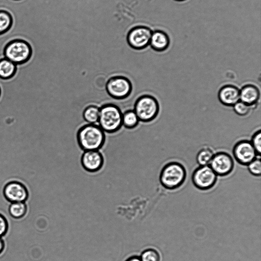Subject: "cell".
<instances>
[{"label":"cell","instance_id":"cell-1","mask_svg":"<svg viewBox=\"0 0 261 261\" xmlns=\"http://www.w3.org/2000/svg\"><path fill=\"white\" fill-rule=\"evenodd\" d=\"M80 147L84 151L99 150L106 141L104 131L97 124H86L81 126L76 133Z\"/></svg>","mask_w":261,"mask_h":261},{"label":"cell","instance_id":"cell-2","mask_svg":"<svg viewBox=\"0 0 261 261\" xmlns=\"http://www.w3.org/2000/svg\"><path fill=\"white\" fill-rule=\"evenodd\" d=\"M122 112L116 105L108 103L99 108L98 125L105 133H114L122 125Z\"/></svg>","mask_w":261,"mask_h":261},{"label":"cell","instance_id":"cell-3","mask_svg":"<svg viewBox=\"0 0 261 261\" xmlns=\"http://www.w3.org/2000/svg\"><path fill=\"white\" fill-rule=\"evenodd\" d=\"M186 175V169L181 164L171 162L163 167L159 178L163 187L168 190H174L184 184Z\"/></svg>","mask_w":261,"mask_h":261},{"label":"cell","instance_id":"cell-4","mask_svg":"<svg viewBox=\"0 0 261 261\" xmlns=\"http://www.w3.org/2000/svg\"><path fill=\"white\" fill-rule=\"evenodd\" d=\"M133 110L140 121L149 122L157 117L160 111V106L154 96L149 94H143L136 99Z\"/></svg>","mask_w":261,"mask_h":261},{"label":"cell","instance_id":"cell-5","mask_svg":"<svg viewBox=\"0 0 261 261\" xmlns=\"http://www.w3.org/2000/svg\"><path fill=\"white\" fill-rule=\"evenodd\" d=\"M31 48L25 41L15 40L9 42L5 47L4 57L16 65L27 62L31 55Z\"/></svg>","mask_w":261,"mask_h":261},{"label":"cell","instance_id":"cell-6","mask_svg":"<svg viewBox=\"0 0 261 261\" xmlns=\"http://www.w3.org/2000/svg\"><path fill=\"white\" fill-rule=\"evenodd\" d=\"M107 93L115 99H124L128 97L132 91V84L126 77L116 75L110 77L106 85Z\"/></svg>","mask_w":261,"mask_h":261},{"label":"cell","instance_id":"cell-7","mask_svg":"<svg viewBox=\"0 0 261 261\" xmlns=\"http://www.w3.org/2000/svg\"><path fill=\"white\" fill-rule=\"evenodd\" d=\"M217 179V175L209 165L200 166L194 171L192 175L193 185L201 190L212 188Z\"/></svg>","mask_w":261,"mask_h":261},{"label":"cell","instance_id":"cell-8","mask_svg":"<svg viewBox=\"0 0 261 261\" xmlns=\"http://www.w3.org/2000/svg\"><path fill=\"white\" fill-rule=\"evenodd\" d=\"M152 31L148 27L139 26L132 29L127 35V41L133 48L145 49L149 45Z\"/></svg>","mask_w":261,"mask_h":261},{"label":"cell","instance_id":"cell-9","mask_svg":"<svg viewBox=\"0 0 261 261\" xmlns=\"http://www.w3.org/2000/svg\"><path fill=\"white\" fill-rule=\"evenodd\" d=\"M209 166L217 176H224L232 171L234 162L229 154L221 151L214 154Z\"/></svg>","mask_w":261,"mask_h":261},{"label":"cell","instance_id":"cell-10","mask_svg":"<svg viewBox=\"0 0 261 261\" xmlns=\"http://www.w3.org/2000/svg\"><path fill=\"white\" fill-rule=\"evenodd\" d=\"M232 153L236 160L240 164L248 165L258 155L250 141L243 140L233 146Z\"/></svg>","mask_w":261,"mask_h":261},{"label":"cell","instance_id":"cell-11","mask_svg":"<svg viewBox=\"0 0 261 261\" xmlns=\"http://www.w3.org/2000/svg\"><path fill=\"white\" fill-rule=\"evenodd\" d=\"M3 193L6 199L11 203L24 202L28 197V191L21 182L13 181L6 184Z\"/></svg>","mask_w":261,"mask_h":261},{"label":"cell","instance_id":"cell-12","mask_svg":"<svg viewBox=\"0 0 261 261\" xmlns=\"http://www.w3.org/2000/svg\"><path fill=\"white\" fill-rule=\"evenodd\" d=\"M81 164L87 171L96 172L102 167L103 157L98 150L84 151L81 156Z\"/></svg>","mask_w":261,"mask_h":261},{"label":"cell","instance_id":"cell-13","mask_svg":"<svg viewBox=\"0 0 261 261\" xmlns=\"http://www.w3.org/2000/svg\"><path fill=\"white\" fill-rule=\"evenodd\" d=\"M218 97L222 105L232 107L240 100V89L232 85L223 86L218 91Z\"/></svg>","mask_w":261,"mask_h":261},{"label":"cell","instance_id":"cell-14","mask_svg":"<svg viewBox=\"0 0 261 261\" xmlns=\"http://www.w3.org/2000/svg\"><path fill=\"white\" fill-rule=\"evenodd\" d=\"M259 98L260 91L253 84H246L240 90V100L251 108L256 105Z\"/></svg>","mask_w":261,"mask_h":261},{"label":"cell","instance_id":"cell-15","mask_svg":"<svg viewBox=\"0 0 261 261\" xmlns=\"http://www.w3.org/2000/svg\"><path fill=\"white\" fill-rule=\"evenodd\" d=\"M169 44V36L165 32L158 30L152 32L149 45L153 50L158 52L165 51Z\"/></svg>","mask_w":261,"mask_h":261},{"label":"cell","instance_id":"cell-16","mask_svg":"<svg viewBox=\"0 0 261 261\" xmlns=\"http://www.w3.org/2000/svg\"><path fill=\"white\" fill-rule=\"evenodd\" d=\"M16 70V65L4 58L0 60V79L8 80L12 77Z\"/></svg>","mask_w":261,"mask_h":261},{"label":"cell","instance_id":"cell-17","mask_svg":"<svg viewBox=\"0 0 261 261\" xmlns=\"http://www.w3.org/2000/svg\"><path fill=\"white\" fill-rule=\"evenodd\" d=\"M99 115V108L95 105L86 107L83 112L84 120L88 124L98 123Z\"/></svg>","mask_w":261,"mask_h":261},{"label":"cell","instance_id":"cell-18","mask_svg":"<svg viewBox=\"0 0 261 261\" xmlns=\"http://www.w3.org/2000/svg\"><path fill=\"white\" fill-rule=\"evenodd\" d=\"M140 121L134 110H128L122 113V125L127 129L137 127Z\"/></svg>","mask_w":261,"mask_h":261},{"label":"cell","instance_id":"cell-19","mask_svg":"<svg viewBox=\"0 0 261 261\" xmlns=\"http://www.w3.org/2000/svg\"><path fill=\"white\" fill-rule=\"evenodd\" d=\"M214 155V153L211 148H203L197 153L196 157V161L199 166L209 165Z\"/></svg>","mask_w":261,"mask_h":261},{"label":"cell","instance_id":"cell-20","mask_svg":"<svg viewBox=\"0 0 261 261\" xmlns=\"http://www.w3.org/2000/svg\"><path fill=\"white\" fill-rule=\"evenodd\" d=\"M26 204L23 202H13L9 208L10 215L16 219L23 217L27 212Z\"/></svg>","mask_w":261,"mask_h":261},{"label":"cell","instance_id":"cell-21","mask_svg":"<svg viewBox=\"0 0 261 261\" xmlns=\"http://www.w3.org/2000/svg\"><path fill=\"white\" fill-rule=\"evenodd\" d=\"M12 23L11 15L7 11L0 10V34L7 31L11 27Z\"/></svg>","mask_w":261,"mask_h":261},{"label":"cell","instance_id":"cell-22","mask_svg":"<svg viewBox=\"0 0 261 261\" xmlns=\"http://www.w3.org/2000/svg\"><path fill=\"white\" fill-rule=\"evenodd\" d=\"M142 261H160L159 252L154 249H147L142 252L140 256Z\"/></svg>","mask_w":261,"mask_h":261},{"label":"cell","instance_id":"cell-23","mask_svg":"<svg viewBox=\"0 0 261 261\" xmlns=\"http://www.w3.org/2000/svg\"><path fill=\"white\" fill-rule=\"evenodd\" d=\"M232 107L235 113L240 116H245L247 115L252 108L249 105L240 100L235 103Z\"/></svg>","mask_w":261,"mask_h":261},{"label":"cell","instance_id":"cell-24","mask_svg":"<svg viewBox=\"0 0 261 261\" xmlns=\"http://www.w3.org/2000/svg\"><path fill=\"white\" fill-rule=\"evenodd\" d=\"M260 157H256L248 165L249 172L255 176H259L261 174V162Z\"/></svg>","mask_w":261,"mask_h":261},{"label":"cell","instance_id":"cell-25","mask_svg":"<svg viewBox=\"0 0 261 261\" xmlns=\"http://www.w3.org/2000/svg\"><path fill=\"white\" fill-rule=\"evenodd\" d=\"M250 142L257 155H260L261 152V132L260 129L253 134Z\"/></svg>","mask_w":261,"mask_h":261},{"label":"cell","instance_id":"cell-26","mask_svg":"<svg viewBox=\"0 0 261 261\" xmlns=\"http://www.w3.org/2000/svg\"><path fill=\"white\" fill-rule=\"evenodd\" d=\"M8 229V222L5 217L0 214V237L4 236Z\"/></svg>","mask_w":261,"mask_h":261},{"label":"cell","instance_id":"cell-27","mask_svg":"<svg viewBox=\"0 0 261 261\" xmlns=\"http://www.w3.org/2000/svg\"><path fill=\"white\" fill-rule=\"evenodd\" d=\"M125 261H142L140 257L137 256H133L127 258Z\"/></svg>","mask_w":261,"mask_h":261},{"label":"cell","instance_id":"cell-28","mask_svg":"<svg viewBox=\"0 0 261 261\" xmlns=\"http://www.w3.org/2000/svg\"><path fill=\"white\" fill-rule=\"evenodd\" d=\"M5 247V244L2 240V239L0 237V254L3 252Z\"/></svg>","mask_w":261,"mask_h":261},{"label":"cell","instance_id":"cell-29","mask_svg":"<svg viewBox=\"0 0 261 261\" xmlns=\"http://www.w3.org/2000/svg\"><path fill=\"white\" fill-rule=\"evenodd\" d=\"M176 1H178V2H182V1H186V0H175Z\"/></svg>","mask_w":261,"mask_h":261},{"label":"cell","instance_id":"cell-30","mask_svg":"<svg viewBox=\"0 0 261 261\" xmlns=\"http://www.w3.org/2000/svg\"><path fill=\"white\" fill-rule=\"evenodd\" d=\"M0 94H1V89H0Z\"/></svg>","mask_w":261,"mask_h":261}]
</instances>
